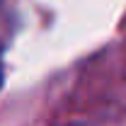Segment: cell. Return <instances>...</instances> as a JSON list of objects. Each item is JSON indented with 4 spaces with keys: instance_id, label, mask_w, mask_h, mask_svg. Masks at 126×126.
<instances>
[{
    "instance_id": "cell-1",
    "label": "cell",
    "mask_w": 126,
    "mask_h": 126,
    "mask_svg": "<svg viewBox=\"0 0 126 126\" xmlns=\"http://www.w3.org/2000/svg\"><path fill=\"white\" fill-rule=\"evenodd\" d=\"M0 87H2V53H0Z\"/></svg>"
}]
</instances>
